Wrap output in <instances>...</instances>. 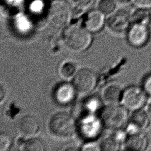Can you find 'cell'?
<instances>
[{
	"mask_svg": "<svg viewBox=\"0 0 151 151\" xmlns=\"http://www.w3.org/2000/svg\"><path fill=\"white\" fill-rule=\"evenodd\" d=\"M63 40L70 51L81 52L89 48L92 42L93 37L91 32L84 27L71 25L64 31Z\"/></svg>",
	"mask_w": 151,
	"mask_h": 151,
	"instance_id": "cell-1",
	"label": "cell"
},
{
	"mask_svg": "<svg viewBox=\"0 0 151 151\" xmlns=\"http://www.w3.org/2000/svg\"><path fill=\"white\" fill-rule=\"evenodd\" d=\"M48 130L57 139H68L73 137L78 131L77 123L71 114L65 112H58L50 118Z\"/></svg>",
	"mask_w": 151,
	"mask_h": 151,
	"instance_id": "cell-2",
	"label": "cell"
},
{
	"mask_svg": "<svg viewBox=\"0 0 151 151\" xmlns=\"http://www.w3.org/2000/svg\"><path fill=\"white\" fill-rule=\"evenodd\" d=\"M100 119L103 126L109 129H121L129 121V110L122 104L106 105L101 111Z\"/></svg>",
	"mask_w": 151,
	"mask_h": 151,
	"instance_id": "cell-3",
	"label": "cell"
},
{
	"mask_svg": "<svg viewBox=\"0 0 151 151\" xmlns=\"http://www.w3.org/2000/svg\"><path fill=\"white\" fill-rule=\"evenodd\" d=\"M71 8L65 0H52L49 6L47 21L54 27L63 28L70 22Z\"/></svg>",
	"mask_w": 151,
	"mask_h": 151,
	"instance_id": "cell-4",
	"label": "cell"
},
{
	"mask_svg": "<svg viewBox=\"0 0 151 151\" xmlns=\"http://www.w3.org/2000/svg\"><path fill=\"white\" fill-rule=\"evenodd\" d=\"M149 96L143 88L130 86L123 90L121 104L133 111L142 109L146 104Z\"/></svg>",
	"mask_w": 151,
	"mask_h": 151,
	"instance_id": "cell-5",
	"label": "cell"
},
{
	"mask_svg": "<svg viewBox=\"0 0 151 151\" xmlns=\"http://www.w3.org/2000/svg\"><path fill=\"white\" fill-rule=\"evenodd\" d=\"M103 126L101 120L95 114H82L77 123L78 131L84 138L93 140L96 138L101 131Z\"/></svg>",
	"mask_w": 151,
	"mask_h": 151,
	"instance_id": "cell-6",
	"label": "cell"
},
{
	"mask_svg": "<svg viewBox=\"0 0 151 151\" xmlns=\"http://www.w3.org/2000/svg\"><path fill=\"white\" fill-rule=\"evenodd\" d=\"M72 80V83L77 93L80 94H87L91 92L98 81L96 73L87 68L78 70Z\"/></svg>",
	"mask_w": 151,
	"mask_h": 151,
	"instance_id": "cell-7",
	"label": "cell"
},
{
	"mask_svg": "<svg viewBox=\"0 0 151 151\" xmlns=\"http://www.w3.org/2000/svg\"><path fill=\"white\" fill-rule=\"evenodd\" d=\"M126 33L129 44L134 48L145 47L150 37L148 25L143 24L132 23Z\"/></svg>",
	"mask_w": 151,
	"mask_h": 151,
	"instance_id": "cell-8",
	"label": "cell"
},
{
	"mask_svg": "<svg viewBox=\"0 0 151 151\" xmlns=\"http://www.w3.org/2000/svg\"><path fill=\"white\" fill-rule=\"evenodd\" d=\"M150 122L146 110L142 109L134 111L129 117L125 130L128 135L143 132L147 129Z\"/></svg>",
	"mask_w": 151,
	"mask_h": 151,
	"instance_id": "cell-9",
	"label": "cell"
},
{
	"mask_svg": "<svg viewBox=\"0 0 151 151\" xmlns=\"http://www.w3.org/2000/svg\"><path fill=\"white\" fill-rule=\"evenodd\" d=\"M130 15L131 14L125 9L115 11L109 15L107 20L109 28L116 33L127 32L132 24Z\"/></svg>",
	"mask_w": 151,
	"mask_h": 151,
	"instance_id": "cell-10",
	"label": "cell"
},
{
	"mask_svg": "<svg viewBox=\"0 0 151 151\" xmlns=\"http://www.w3.org/2000/svg\"><path fill=\"white\" fill-rule=\"evenodd\" d=\"M77 93L73 83L63 82L56 87L54 91V97L58 104L67 105L74 101Z\"/></svg>",
	"mask_w": 151,
	"mask_h": 151,
	"instance_id": "cell-11",
	"label": "cell"
},
{
	"mask_svg": "<svg viewBox=\"0 0 151 151\" xmlns=\"http://www.w3.org/2000/svg\"><path fill=\"white\" fill-rule=\"evenodd\" d=\"M40 129L38 120L32 115H25L18 122V129L19 133L25 137H31L35 136Z\"/></svg>",
	"mask_w": 151,
	"mask_h": 151,
	"instance_id": "cell-12",
	"label": "cell"
},
{
	"mask_svg": "<svg viewBox=\"0 0 151 151\" xmlns=\"http://www.w3.org/2000/svg\"><path fill=\"white\" fill-rule=\"evenodd\" d=\"M105 24V15L99 10L89 11L84 19V27L91 32H96L102 29Z\"/></svg>",
	"mask_w": 151,
	"mask_h": 151,
	"instance_id": "cell-13",
	"label": "cell"
},
{
	"mask_svg": "<svg viewBox=\"0 0 151 151\" xmlns=\"http://www.w3.org/2000/svg\"><path fill=\"white\" fill-rule=\"evenodd\" d=\"M123 90L117 84H110L106 86L101 91V100L106 105L117 104L121 103Z\"/></svg>",
	"mask_w": 151,
	"mask_h": 151,
	"instance_id": "cell-14",
	"label": "cell"
},
{
	"mask_svg": "<svg viewBox=\"0 0 151 151\" xmlns=\"http://www.w3.org/2000/svg\"><path fill=\"white\" fill-rule=\"evenodd\" d=\"M148 143L147 136L142 132L128 135L124 146L128 150L143 151L147 149Z\"/></svg>",
	"mask_w": 151,
	"mask_h": 151,
	"instance_id": "cell-15",
	"label": "cell"
},
{
	"mask_svg": "<svg viewBox=\"0 0 151 151\" xmlns=\"http://www.w3.org/2000/svg\"><path fill=\"white\" fill-rule=\"evenodd\" d=\"M19 149L24 151H44L45 146L40 139L34 136L23 141L19 145Z\"/></svg>",
	"mask_w": 151,
	"mask_h": 151,
	"instance_id": "cell-16",
	"label": "cell"
},
{
	"mask_svg": "<svg viewBox=\"0 0 151 151\" xmlns=\"http://www.w3.org/2000/svg\"><path fill=\"white\" fill-rule=\"evenodd\" d=\"M76 64L71 61H64L61 63L58 71L60 76L66 80L73 79L77 72Z\"/></svg>",
	"mask_w": 151,
	"mask_h": 151,
	"instance_id": "cell-17",
	"label": "cell"
},
{
	"mask_svg": "<svg viewBox=\"0 0 151 151\" xmlns=\"http://www.w3.org/2000/svg\"><path fill=\"white\" fill-rule=\"evenodd\" d=\"M132 23H139L149 25L150 23V11L147 9L138 8L131 13Z\"/></svg>",
	"mask_w": 151,
	"mask_h": 151,
	"instance_id": "cell-18",
	"label": "cell"
},
{
	"mask_svg": "<svg viewBox=\"0 0 151 151\" xmlns=\"http://www.w3.org/2000/svg\"><path fill=\"white\" fill-rule=\"evenodd\" d=\"M101 99L97 96H90L86 98L82 103L83 114H95L101 107Z\"/></svg>",
	"mask_w": 151,
	"mask_h": 151,
	"instance_id": "cell-19",
	"label": "cell"
},
{
	"mask_svg": "<svg viewBox=\"0 0 151 151\" xmlns=\"http://www.w3.org/2000/svg\"><path fill=\"white\" fill-rule=\"evenodd\" d=\"M115 0H99L97 4V9L105 15H110L116 9Z\"/></svg>",
	"mask_w": 151,
	"mask_h": 151,
	"instance_id": "cell-20",
	"label": "cell"
},
{
	"mask_svg": "<svg viewBox=\"0 0 151 151\" xmlns=\"http://www.w3.org/2000/svg\"><path fill=\"white\" fill-rule=\"evenodd\" d=\"M121 143H119L113 136L105 138L100 143L101 150L117 151L120 149Z\"/></svg>",
	"mask_w": 151,
	"mask_h": 151,
	"instance_id": "cell-21",
	"label": "cell"
},
{
	"mask_svg": "<svg viewBox=\"0 0 151 151\" xmlns=\"http://www.w3.org/2000/svg\"><path fill=\"white\" fill-rule=\"evenodd\" d=\"M12 140L9 136L5 133L0 134V151H7L11 147Z\"/></svg>",
	"mask_w": 151,
	"mask_h": 151,
	"instance_id": "cell-22",
	"label": "cell"
},
{
	"mask_svg": "<svg viewBox=\"0 0 151 151\" xmlns=\"http://www.w3.org/2000/svg\"><path fill=\"white\" fill-rule=\"evenodd\" d=\"M142 87L149 97H151V73L146 75L142 83Z\"/></svg>",
	"mask_w": 151,
	"mask_h": 151,
	"instance_id": "cell-23",
	"label": "cell"
},
{
	"mask_svg": "<svg viewBox=\"0 0 151 151\" xmlns=\"http://www.w3.org/2000/svg\"><path fill=\"white\" fill-rule=\"evenodd\" d=\"M130 1L136 8L151 9V0H130Z\"/></svg>",
	"mask_w": 151,
	"mask_h": 151,
	"instance_id": "cell-24",
	"label": "cell"
},
{
	"mask_svg": "<svg viewBox=\"0 0 151 151\" xmlns=\"http://www.w3.org/2000/svg\"><path fill=\"white\" fill-rule=\"evenodd\" d=\"M82 150H101L100 145H98L97 143L94 142H88L84 144L82 147L81 148Z\"/></svg>",
	"mask_w": 151,
	"mask_h": 151,
	"instance_id": "cell-25",
	"label": "cell"
},
{
	"mask_svg": "<svg viewBox=\"0 0 151 151\" xmlns=\"http://www.w3.org/2000/svg\"><path fill=\"white\" fill-rule=\"evenodd\" d=\"M91 0H71L73 4L77 8L83 9L91 2Z\"/></svg>",
	"mask_w": 151,
	"mask_h": 151,
	"instance_id": "cell-26",
	"label": "cell"
},
{
	"mask_svg": "<svg viewBox=\"0 0 151 151\" xmlns=\"http://www.w3.org/2000/svg\"><path fill=\"white\" fill-rule=\"evenodd\" d=\"M5 90H4L3 87L1 86V90H0V100H1V104L3 103V100L5 98Z\"/></svg>",
	"mask_w": 151,
	"mask_h": 151,
	"instance_id": "cell-27",
	"label": "cell"
},
{
	"mask_svg": "<svg viewBox=\"0 0 151 151\" xmlns=\"http://www.w3.org/2000/svg\"><path fill=\"white\" fill-rule=\"evenodd\" d=\"M150 119L151 120V102H150L147 106V107H146V110Z\"/></svg>",
	"mask_w": 151,
	"mask_h": 151,
	"instance_id": "cell-28",
	"label": "cell"
},
{
	"mask_svg": "<svg viewBox=\"0 0 151 151\" xmlns=\"http://www.w3.org/2000/svg\"><path fill=\"white\" fill-rule=\"evenodd\" d=\"M150 23H151V10H150Z\"/></svg>",
	"mask_w": 151,
	"mask_h": 151,
	"instance_id": "cell-29",
	"label": "cell"
},
{
	"mask_svg": "<svg viewBox=\"0 0 151 151\" xmlns=\"http://www.w3.org/2000/svg\"><path fill=\"white\" fill-rule=\"evenodd\" d=\"M121 1H127V0H121Z\"/></svg>",
	"mask_w": 151,
	"mask_h": 151,
	"instance_id": "cell-30",
	"label": "cell"
}]
</instances>
